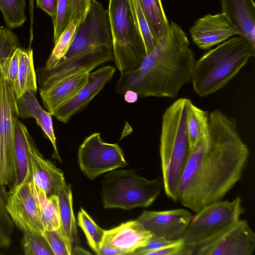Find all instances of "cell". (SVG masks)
Returning <instances> with one entry per match:
<instances>
[{"label": "cell", "mask_w": 255, "mask_h": 255, "mask_svg": "<svg viewBox=\"0 0 255 255\" xmlns=\"http://www.w3.org/2000/svg\"><path fill=\"white\" fill-rule=\"evenodd\" d=\"M33 140L25 125L17 119L14 130L15 155L17 165V185L25 178L29 162V151Z\"/></svg>", "instance_id": "603a6c76"}, {"label": "cell", "mask_w": 255, "mask_h": 255, "mask_svg": "<svg viewBox=\"0 0 255 255\" xmlns=\"http://www.w3.org/2000/svg\"><path fill=\"white\" fill-rule=\"evenodd\" d=\"M195 44L201 49H207L239 35L236 28L223 13L207 14L198 19L190 29Z\"/></svg>", "instance_id": "5bb4252c"}, {"label": "cell", "mask_w": 255, "mask_h": 255, "mask_svg": "<svg viewBox=\"0 0 255 255\" xmlns=\"http://www.w3.org/2000/svg\"><path fill=\"white\" fill-rule=\"evenodd\" d=\"M89 73L74 74L40 89V95L47 111L54 116L61 105L73 98L87 83Z\"/></svg>", "instance_id": "ac0fdd59"}, {"label": "cell", "mask_w": 255, "mask_h": 255, "mask_svg": "<svg viewBox=\"0 0 255 255\" xmlns=\"http://www.w3.org/2000/svg\"><path fill=\"white\" fill-rule=\"evenodd\" d=\"M5 208L14 225L23 233L43 235L45 230L30 164L23 180L9 188Z\"/></svg>", "instance_id": "9c48e42d"}, {"label": "cell", "mask_w": 255, "mask_h": 255, "mask_svg": "<svg viewBox=\"0 0 255 255\" xmlns=\"http://www.w3.org/2000/svg\"><path fill=\"white\" fill-rule=\"evenodd\" d=\"M19 47L17 48L11 55L3 59L0 63L1 76L13 85L18 72Z\"/></svg>", "instance_id": "836d02e7"}, {"label": "cell", "mask_w": 255, "mask_h": 255, "mask_svg": "<svg viewBox=\"0 0 255 255\" xmlns=\"http://www.w3.org/2000/svg\"><path fill=\"white\" fill-rule=\"evenodd\" d=\"M20 47V41L11 29L0 26V63L5 58L12 54ZM1 76L0 69V78Z\"/></svg>", "instance_id": "d6a6232c"}, {"label": "cell", "mask_w": 255, "mask_h": 255, "mask_svg": "<svg viewBox=\"0 0 255 255\" xmlns=\"http://www.w3.org/2000/svg\"><path fill=\"white\" fill-rule=\"evenodd\" d=\"M162 188L160 179H147L132 170L114 171L102 181V201L105 208L146 207L157 198Z\"/></svg>", "instance_id": "52a82bcc"}, {"label": "cell", "mask_w": 255, "mask_h": 255, "mask_svg": "<svg viewBox=\"0 0 255 255\" xmlns=\"http://www.w3.org/2000/svg\"><path fill=\"white\" fill-rule=\"evenodd\" d=\"M18 118H34L41 128L46 137L51 142L54 149L53 157L61 162L56 145L52 115L44 110L38 101L34 93L28 91L16 99Z\"/></svg>", "instance_id": "d6986e66"}, {"label": "cell", "mask_w": 255, "mask_h": 255, "mask_svg": "<svg viewBox=\"0 0 255 255\" xmlns=\"http://www.w3.org/2000/svg\"><path fill=\"white\" fill-rule=\"evenodd\" d=\"M33 10H34V0H29V10L30 13V42L29 45H31L33 38Z\"/></svg>", "instance_id": "ab89813d"}, {"label": "cell", "mask_w": 255, "mask_h": 255, "mask_svg": "<svg viewBox=\"0 0 255 255\" xmlns=\"http://www.w3.org/2000/svg\"><path fill=\"white\" fill-rule=\"evenodd\" d=\"M152 236L135 220L106 231L102 244L115 247L121 251L124 255H132L145 246Z\"/></svg>", "instance_id": "9a60e30c"}, {"label": "cell", "mask_w": 255, "mask_h": 255, "mask_svg": "<svg viewBox=\"0 0 255 255\" xmlns=\"http://www.w3.org/2000/svg\"><path fill=\"white\" fill-rule=\"evenodd\" d=\"M36 6L40 8L52 18L55 15L57 0H36Z\"/></svg>", "instance_id": "74e56055"}, {"label": "cell", "mask_w": 255, "mask_h": 255, "mask_svg": "<svg viewBox=\"0 0 255 255\" xmlns=\"http://www.w3.org/2000/svg\"><path fill=\"white\" fill-rule=\"evenodd\" d=\"M99 255H124L120 250L106 244H102Z\"/></svg>", "instance_id": "f35d334b"}, {"label": "cell", "mask_w": 255, "mask_h": 255, "mask_svg": "<svg viewBox=\"0 0 255 255\" xmlns=\"http://www.w3.org/2000/svg\"><path fill=\"white\" fill-rule=\"evenodd\" d=\"M35 189L39 202L41 219L45 231H52L59 228L60 217L57 196L53 195L48 197L36 186Z\"/></svg>", "instance_id": "d4e9b609"}, {"label": "cell", "mask_w": 255, "mask_h": 255, "mask_svg": "<svg viewBox=\"0 0 255 255\" xmlns=\"http://www.w3.org/2000/svg\"><path fill=\"white\" fill-rule=\"evenodd\" d=\"M116 69L112 66H103L90 73L87 83L71 99L61 105L53 116L66 124L71 118L85 108L112 78Z\"/></svg>", "instance_id": "4fadbf2b"}, {"label": "cell", "mask_w": 255, "mask_h": 255, "mask_svg": "<svg viewBox=\"0 0 255 255\" xmlns=\"http://www.w3.org/2000/svg\"><path fill=\"white\" fill-rule=\"evenodd\" d=\"M29 162L34 184L49 197L54 195L53 178L57 169L39 152L34 140L30 146Z\"/></svg>", "instance_id": "44dd1931"}, {"label": "cell", "mask_w": 255, "mask_h": 255, "mask_svg": "<svg viewBox=\"0 0 255 255\" xmlns=\"http://www.w3.org/2000/svg\"><path fill=\"white\" fill-rule=\"evenodd\" d=\"M54 255H69L63 234L60 227L52 231H45L43 234Z\"/></svg>", "instance_id": "e575fe53"}, {"label": "cell", "mask_w": 255, "mask_h": 255, "mask_svg": "<svg viewBox=\"0 0 255 255\" xmlns=\"http://www.w3.org/2000/svg\"><path fill=\"white\" fill-rule=\"evenodd\" d=\"M79 23L78 22L73 23L61 35L54 44V48L43 68H51L65 55L74 39Z\"/></svg>", "instance_id": "f546056e"}, {"label": "cell", "mask_w": 255, "mask_h": 255, "mask_svg": "<svg viewBox=\"0 0 255 255\" xmlns=\"http://www.w3.org/2000/svg\"><path fill=\"white\" fill-rule=\"evenodd\" d=\"M5 187L0 185V248H2L10 245L14 230V224L5 208L7 192Z\"/></svg>", "instance_id": "f1b7e54d"}, {"label": "cell", "mask_w": 255, "mask_h": 255, "mask_svg": "<svg viewBox=\"0 0 255 255\" xmlns=\"http://www.w3.org/2000/svg\"><path fill=\"white\" fill-rule=\"evenodd\" d=\"M78 224L83 231L89 245L99 255L106 231L99 227L83 208L78 213Z\"/></svg>", "instance_id": "4316f807"}, {"label": "cell", "mask_w": 255, "mask_h": 255, "mask_svg": "<svg viewBox=\"0 0 255 255\" xmlns=\"http://www.w3.org/2000/svg\"><path fill=\"white\" fill-rule=\"evenodd\" d=\"M21 244L25 255H54L42 234L24 233Z\"/></svg>", "instance_id": "4dcf8cb0"}, {"label": "cell", "mask_w": 255, "mask_h": 255, "mask_svg": "<svg viewBox=\"0 0 255 255\" xmlns=\"http://www.w3.org/2000/svg\"><path fill=\"white\" fill-rule=\"evenodd\" d=\"M177 241H169L161 237L152 236L145 246L137 250L132 255H147L152 251L173 244Z\"/></svg>", "instance_id": "d590c367"}, {"label": "cell", "mask_w": 255, "mask_h": 255, "mask_svg": "<svg viewBox=\"0 0 255 255\" xmlns=\"http://www.w3.org/2000/svg\"><path fill=\"white\" fill-rule=\"evenodd\" d=\"M90 252L80 247H76L72 250L71 255H90Z\"/></svg>", "instance_id": "b9f144b4"}, {"label": "cell", "mask_w": 255, "mask_h": 255, "mask_svg": "<svg viewBox=\"0 0 255 255\" xmlns=\"http://www.w3.org/2000/svg\"><path fill=\"white\" fill-rule=\"evenodd\" d=\"M182 27L171 21L167 33L135 69L120 73L116 92H135L138 98H174L191 81L195 62Z\"/></svg>", "instance_id": "7a4b0ae2"}, {"label": "cell", "mask_w": 255, "mask_h": 255, "mask_svg": "<svg viewBox=\"0 0 255 255\" xmlns=\"http://www.w3.org/2000/svg\"><path fill=\"white\" fill-rule=\"evenodd\" d=\"M131 2L138 26L144 43L147 55L153 50L156 44L151 34L139 0H131Z\"/></svg>", "instance_id": "1f68e13d"}, {"label": "cell", "mask_w": 255, "mask_h": 255, "mask_svg": "<svg viewBox=\"0 0 255 255\" xmlns=\"http://www.w3.org/2000/svg\"><path fill=\"white\" fill-rule=\"evenodd\" d=\"M244 212L241 198L220 200L209 204L193 216L181 240L182 255H193L199 247L222 235L240 219Z\"/></svg>", "instance_id": "8992f818"}, {"label": "cell", "mask_w": 255, "mask_h": 255, "mask_svg": "<svg viewBox=\"0 0 255 255\" xmlns=\"http://www.w3.org/2000/svg\"><path fill=\"white\" fill-rule=\"evenodd\" d=\"M25 0H0V10L7 27L21 26L26 20Z\"/></svg>", "instance_id": "83f0119b"}, {"label": "cell", "mask_w": 255, "mask_h": 255, "mask_svg": "<svg viewBox=\"0 0 255 255\" xmlns=\"http://www.w3.org/2000/svg\"><path fill=\"white\" fill-rule=\"evenodd\" d=\"M54 195L58 198L60 217V228L63 234L69 255L77 236L76 222L73 208L71 186L66 183L62 171L58 169L54 178Z\"/></svg>", "instance_id": "e0dca14e"}, {"label": "cell", "mask_w": 255, "mask_h": 255, "mask_svg": "<svg viewBox=\"0 0 255 255\" xmlns=\"http://www.w3.org/2000/svg\"><path fill=\"white\" fill-rule=\"evenodd\" d=\"M184 245L181 239L175 243L152 251L147 255H182Z\"/></svg>", "instance_id": "8d00e7d4"}, {"label": "cell", "mask_w": 255, "mask_h": 255, "mask_svg": "<svg viewBox=\"0 0 255 255\" xmlns=\"http://www.w3.org/2000/svg\"><path fill=\"white\" fill-rule=\"evenodd\" d=\"M191 102L185 98L176 100L162 117L159 147L162 181L166 195L174 202L178 201L179 182L191 150L187 120Z\"/></svg>", "instance_id": "3957f363"}, {"label": "cell", "mask_w": 255, "mask_h": 255, "mask_svg": "<svg viewBox=\"0 0 255 255\" xmlns=\"http://www.w3.org/2000/svg\"><path fill=\"white\" fill-rule=\"evenodd\" d=\"M187 127L191 149L202 136L209 133V113L191 102L188 111Z\"/></svg>", "instance_id": "484cf974"}, {"label": "cell", "mask_w": 255, "mask_h": 255, "mask_svg": "<svg viewBox=\"0 0 255 255\" xmlns=\"http://www.w3.org/2000/svg\"><path fill=\"white\" fill-rule=\"evenodd\" d=\"M92 0H57L55 15L52 18L53 43L75 22L84 21L90 9Z\"/></svg>", "instance_id": "ffe728a7"}, {"label": "cell", "mask_w": 255, "mask_h": 255, "mask_svg": "<svg viewBox=\"0 0 255 255\" xmlns=\"http://www.w3.org/2000/svg\"><path fill=\"white\" fill-rule=\"evenodd\" d=\"M254 49L242 36L233 37L196 60L191 79L200 97L212 95L224 87L255 56Z\"/></svg>", "instance_id": "277c9868"}, {"label": "cell", "mask_w": 255, "mask_h": 255, "mask_svg": "<svg viewBox=\"0 0 255 255\" xmlns=\"http://www.w3.org/2000/svg\"><path fill=\"white\" fill-rule=\"evenodd\" d=\"M13 84L0 78V185H15L17 165L15 155L14 130L18 117Z\"/></svg>", "instance_id": "ba28073f"}, {"label": "cell", "mask_w": 255, "mask_h": 255, "mask_svg": "<svg viewBox=\"0 0 255 255\" xmlns=\"http://www.w3.org/2000/svg\"><path fill=\"white\" fill-rule=\"evenodd\" d=\"M222 12L255 50V5L254 0H221Z\"/></svg>", "instance_id": "2e32d148"}, {"label": "cell", "mask_w": 255, "mask_h": 255, "mask_svg": "<svg viewBox=\"0 0 255 255\" xmlns=\"http://www.w3.org/2000/svg\"><path fill=\"white\" fill-rule=\"evenodd\" d=\"M192 215L185 209L143 211L136 219L152 236L175 241L181 239Z\"/></svg>", "instance_id": "7c38bea8"}, {"label": "cell", "mask_w": 255, "mask_h": 255, "mask_svg": "<svg viewBox=\"0 0 255 255\" xmlns=\"http://www.w3.org/2000/svg\"><path fill=\"white\" fill-rule=\"evenodd\" d=\"M13 87L16 99L28 91L35 93L37 91L36 75L33 50L31 47L28 49L19 48L18 68Z\"/></svg>", "instance_id": "7402d4cb"}, {"label": "cell", "mask_w": 255, "mask_h": 255, "mask_svg": "<svg viewBox=\"0 0 255 255\" xmlns=\"http://www.w3.org/2000/svg\"><path fill=\"white\" fill-rule=\"evenodd\" d=\"M255 250V234L246 220L233 227L212 242L196 249L197 255H252Z\"/></svg>", "instance_id": "8fae6325"}, {"label": "cell", "mask_w": 255, "mask_h": 255, "mask_svg": "<svg viewBox=\"0 0 255 255\" xmlns=\"http://www.w3.org/2000/svg\"><path fill=\"white\" fill-rule=\"evenodd\" d=\"M113 60L121 72L138 68L146 55L131 0H109Z\"/></svg>", "instance_id": "5b68a950"}, {"label": "cell", "mask_w": 255, "mask_h": 255, "mask_svg": "<svg viewBox=\"0 0 255 255\" xmlns=\"http://www.w3.org/2000/svg\"><path fill=\"white\" fill-rule=\"evenodd\" d=\"M209 133L191 149L178 200L196 213L221 200L240 180L249 156L235 119L220 110L209 113Z\"/></svg>", "instance_id": "6da1fadb"}, {"label": "cell", "mask_w": 255, "mask_h": 255, "mask_svg": "<svg viewBox=\"0 0 255 255\" xmlns=\"http://www.w3.org/2000/svg\"><path fill=\"white\" fill-rule=\"evenodd\" d=\"M142 10L156 44L167 33L169 22L161 0H139Z\"/></svg>", "instance_id": "cb8c5ba5"}, {"label": "cell", "mask_w": 255, "mask_h": 255, "mask_svg": "<svg viewBox=\"0 0 255 255\" xmlns=\"http://www.w3.org/2000/svg\"><path fill=\"white\" fill-rule=\"evenodd\" d=\"M123 95L125 101L129 103L135 102L138 98L137 93L132 91H128Z\"/></svg>", "instance_id": "60d3db41"}, {"label": "cell", "mask_w": 255, "mask_h": 255, "mask_svg": "<svg viewBox=\"0 0 255 255\" xmlns=\"http://www.w3.org/2000/svg\"><path fill=\"white\" fill-rule=\"evenodd\" d=\"M78 160L83 173L91 180L101 174L127 165L118 144L105 142L99 132L85 138L79 148Z\"/></svg>", "instance_id": "30bf717a"}]
</instances>
